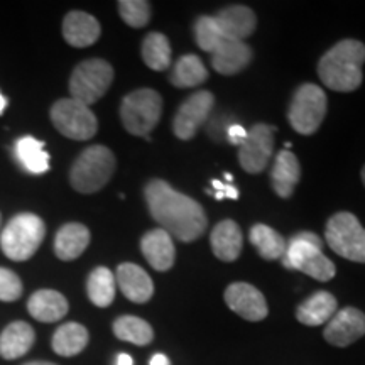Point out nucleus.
Wrapping results in <instances>:
<instances>
[{
	"label": "nucleus",
	"instance_id": "nucleus-12",
	"mask_svg": "<svg viewBox=\"0 0 365 365\" xmlns=\"http://www.w3.org/2000/svg\"><path fill=\"white\" fill-rule=\"evenodd\" d=\"M215 98L210 91H196L195 95L181 105L180 110L176 112L175 122H173V130L178 139L190 140L193 139L200 127L205 124L210 112H212Z\"/></svg>",
	"mask_w": 365,
	"mask_h": 365
},
{
	"label": "nucleus",
	"instance_id": "nucleus-35",
	"mask_svg": "<svg viewBox=\"0 0 365 365\" xmlns=\"http://www.w3.org/2000/svg\"><path fill=\"white\" fill-rule=\"evenodd\" d=\"M22 296V281L11 269L0 267V301L12 303Z\"/></svg>",
	"mask_w": 365,
	"mask_h": 365
},
{
	"label": "nucleus",
	"instance_id": "nucleus-2",
	"mask_svg": "<svg viewBox=\"0 0 365 365\" xmlns=\"http://www.w3.org/2000/svg\"><path fill=\"white\" fill-rule=\"evenodd\" d=\"M364 63L365 44L357 39H344L319 59L318 76L330 90L349 93L362 85Z\"/></svg>",
	"mask_w": 365,
	"mask_h": 365
},
{
	"label": "nucleus",
	"instance_id": "nucleus-21",
	"mask_svg": "<svg viewBox=\"0 0 365 365\" xmlns=\"http://www.w3.org/2000/svg\"><path fill=\"white\" fill-rule=\"evenodd\" d=\"M213 254L223 262H232L239 257L244 244L240 227L234 220H223L212 230L210 235Z\"/></svg>",
	"mask_w": 365,
	"mask_h": 365
},
{
	"label": "nucleus",
	"instance_id": "nucleus-34",
	"mask_svg": "<svg viewBox=\"0 0 365 365\" xmlns=\"http://www.w3.org/2000/svg\"><path fill=\"white\" fill-rule=\"evenodd\" d=\"M117 6L122 21H124L127 26L140 29V27L149 24L150 6L145 0H120Z\"/></svg>",
	"mask_w": 365,
	"mask_h": 365
},
{
	"label": "nucleus",
	"instance_id": "nucleus-26",
	"mask_svg": "<svg viewBox=\"0 0 365 365\" xmlns=\"http://www.w3.org/2000/svg\"><path fill=\"white\" fill-rule=\"evenodd\" d=\"M88 330L83 325L70 322L54 331L51 346L54 352L61 357H75V355L83 352L85 346L88 345Z\"/></svg>",
	"mask_w": 365,
	"mask_h": 365
},
{
	"label": "nucleus",
	"instance_id": "nucleus-39",
	"mask_svg": "<svg viewBox=\"0 0 365 365\" xmlns=\"http://www.w3.org/2000/svg\"><path fill=\"white\" fill-rule=\"evenodd\" d=\"M115 365H134V362H132L130 355H127V354H118V355H117V362H115Z\"/></svg>",
	"mask_w": 365,
	"mask_h": 365
},
{
	"label": "nucleus",
	"instance_id": "nucleus-37",
	"mask_svg": "<svg viewBox=\"0 0 365 365\" xmlns=\"http://www.w3.org/2000/svg\"><path fill=\"white\" fill-rule=\"evenodd\" d=\"M149 365H171V364H170V359H168L166 355L156 354V355H153V359H150Z\"/></svg>",
	"mask_w": 365,
	"mask_h": 365
},
{
	"label": "nucleus",
	"instance_id": "nucleus-25",
	"mask_svg": "<svg viewBox=\"0 0 365 365\" xmlns=\"http://www.w3.org/2000/svg\"><path fill=\"white\" fill-rule=\"evenodd\" d=\"M336 307L339 303L335 296L328 291H318L299 304L296 309V318L307 327H319L330 322L333 314L336 313Z\"/></svg>",
	"mask_w": 365,
	"mask_h": 365
},
{
	"label": "nucleus",
	"instance_id": "nucleus-43",
	"mask_svg": "<svg viewBox=\"0 0 365 365\" xmlns=\"http://www.w3.org/2000/svg\"><path fill=\"white\" fill-rule=\"evenodd\" d=\"M225 180H227V181H232V180H234V176L228 175V173H227V175H225Z\"/></svg>",
	"mask_w": 365,
	"mask_h": 365
},
{
	"label": "nucleus",
	"instance_id": "nucleus-20",
	"mask_svg": "<svg viewBox=\"0 0 365 365\" xmlns=\"http://www.w3.org/2000/svg\"><path fill=\"white\" fill-rule=\"evenodd\" d=\"M70 304L61 293L54 289H39L27 301V312L43 323H54L65 318Z\"/></svg>",
	"mask_w": 365,
	"mask_h": 365
},
{
	"label": "nucleus",
	"instance_id": "nucleus-7",
	"mask_svg": "<svg viewBox=\"0 0 365 365\" xmlns=\"http://www.w3.org/2000/svg\"><path fill=\"white\" fill-rule=\"evenodd\" d=\"M325 237L333 252L346 261L365 264V228L354 213H335L327 223Z\"/></svg>",
	"mask_w": 365,
	"mask_h": 365
},
{
	"label": "nucleus",
	"instance_id": "nucleus-45",
	"mask_svg": "<svg viewBox=\"0 0 365 365\" xmlns=\"http://www.w3.org/2000/svg\"><path fill=\"white\" fill-rule=\"evenodd\" d=\"M0 223H2V215H0Z\"/></svg>",
	"mask_w": 365,
	"mask_h": 365
},
{
	"label": "nucleus",
	"instance_id": "nucleus-33",
	"mask_svg": "<svg viewBox=\"0 0 365 365\" xmlns=\"http://www.w3.org/2000/svg\"><path fill=\"white\" fill-rule=\"evenodd\" d=\"M195 39L196 44L200 46V49L212 54L213 49L225 39V36H223L220 33V29H218L215 17L203 16L198 17V21H196L195 24Z\"/></svg>",
	"mask_w": 365,
	"mask_h": 365
},
{
	"label": "nucleus",
	"instance_id": "nucleus-36",
	"mask_svg": "<svg viewBox=\"0 0 365 365\" xmlns=\"http://www.w3.org/2000/svg\"><path fill=\"white\" fill-rule=\"evenodd\" d=\"M245 139H247V130L242 125H232L230 129H228V143L230 144L242 145Z\"/></svg>",
	"mask_w": 365,
	"mask_h": 365
},
{
	"label": "nucleus",
	"instance_id": "nucleus-5",
	"mask_svg": "<svg viewBox=\"0 0 365 365\" xmlns=\"http://www.w3.org/2000/svg\"><path fill=\"white\" fill-rule=\"evenodd\" d=\"M46 235V225L34 213H19L0 234V247L11 261L24 262L36 254Z\"/></svg>",
	"mask_w": 365,
	"mask_h": 365
},
{
	"label": "nucleus",
	"instance_id": "nucleus-30",
	"mask_svg": "<svg viewBox=\"0 0 365 365\" xmlns=\"http://www.w3.org/2000/svg\"><path fill=\"white\" fill-rule=\"evenodd\" d=\"M249 239L252 245L257 249L259 255L266 261H274V259H281L286 252V240L279 232L274 228L264 225V223H257L250 228Z\"/></svg>",
	"mask_w": 365,
	"mask_h": 365
},
{
	"label": "nucleus",
	"instance_id": "nucleus-22",
	"mask_svg": "<svg viewBox=\"0 0 365 365\" xmlns=\"http://www.w3.org/2000/svg\"><path fill=\"white\" fill-rule=\"evenodd\" d=\"M90 244V230L81 223H66L54 237V254L61 261H75Z\"/></svg>",
	"mask_w": 365,
	"mask_h": 365
},
{
	"label": "nucleus",
	"instance_id": "nucleus-42",
	"mask_svg": "<svg viewBox=\"0 0 365 365\" xmlns=\"http://www.w3.org/2000/svg\"><path fill=\"white\" fill-rule=\"evenodd\" d=\"M24 365H56V364H51V362H44V360H36V362H27Z\"/></svg>",
	"mask_w": 365,
	"mask_h": 365
},
{
	"label": "nucleus",
	"instance_id": "nucleus-1",
	"mask_svg": "<svg viewBox=\"0 0 365 365\" xmlns=\"http://www.w3.org/2000/svg\"><path fill=\"white\" fill-rule=\"evenodd\" d=\"M150 217L171 237L181 242L198 240L207 230L203 207L190 196L178 193L166 181L153 180L144 190Z\"/></svg>",
	"mask_w": 365,
	"mask_h": 365
},
{
	"label": "nucleus",
	"instance_id": "nucleus-16",
	"mask_svg": "<svg viewBox=\"0 0 365 365\" xmlns=\"http://www.w3.org/2000/svg\"><path fill=\"white\" fill-rule=\"evenodd\" d=\"M140 250H143L145 261L159 272L170 271L175 264V244H173L171 235L163 228H154L148 232L140 240Z\"/></svg>",
	"mask_w": 365,
	"mask_h": 365
},
{
	"label": "nucleus",
	"instance_id": "nucleus-14",
	"mask_svg": "<svg viewBox=\"0 0 365 365\" xmlns=\"http://www.w3.org/2000/svg\"><path fill=\"white\" fill-rule=\"evenodd\" d=\"M365 335V314L354 307H346L333 314L323 336L333 346L352 345Z\"/></svg>",
	"mask_w": 365,
	"mask_h": 365
},
{
	"label": "nucleus",
	"instance_id": "nucleus-10",
	"mask_svg": "<svg viewBox=\"0 0 365 365\" xmlns=\"http://www.w3.org/2000/svg\"><path fill=\"white\" fill-rule=\"evenodd\" d=\"M49 115L54 129L68 139L88 140L98 130L97 117L90 107L71 97L54 102Z\"/></svg>",
	"mask_w": 365,
	"mask_h": 365
},
{
	"label": "nucleus",
	"instance_id": "nucleus-6",
	"mask_svg": "<svg viewBox=\"0 0 365 365\" xmlns=\"http://www.w3.org/2000/svg\"><path fill=\"white\" fill-rule=\"evenodd\" d=\"M163 113V98L156 90L140 88L122 100L120 120L132 135L148 137Z\"/></svg>",
	"mask_w": 365,
	"mask_h": 365
},
{
	"label": "nucleus",
	"instance_id": "nucleus-19",
	"mask_svg": "<svg viewBox=\"0 0 365 365\" xmlns=\"http://www.w3.org/2000/svg\"><path fill=\"white\" fill-rule=\"evenodd\" d=\"M98 21L86 12L73 11L66 14L63 21V38L73 48H86V46L95 44L100 38Z\"/></svg>",
	"mask_w": 365,
	"mask_h": 365
},
{
	"label": "nucleus",
	"instance_id": "nucleus-4",
	"mask_svg": "<svg viewBox=\"0 0 365 365\" xmlns=\"http://www.w3.org/2000/svg\"><path fill=\"white\" fill-rule=\"evenodd\" d=\"M115 156L105 145H90L73 163L70 171L71 186L80 193H97L110 181L115 171Z\"/></svg>",
	"mask_w": 365,
	"mask_h": 365
},
{
	"label": "nucleus",
	"instance_id": "nucleus-11",
	"mask_svg": "<svg viewBox=\"0 0 365 365\" xmlns=\"http://www.w3.org/2000/svg\"><path fill=\"white\" fill-rule=\"evenodd\" d=\"M274 132L276 127L267 124H255L247 130V139L239 145L240 166L250 175H257L266 170L271 161L274 149Z\"/></svg>",
	"mask_w": 365,
	"mask_h": 365
},
{
	"label": "nucleus",
	"instance_id": "nucleus-17",
	"mask_svg": "<svg viewBox=\"0 0 365 365\" xmlns=\"http://www.w3.org/2000/svg\"><path fill=\"white\" fill-rule=\"evenodd\" d=\"M252 59V49L244 41L223 39L212 53V66L220 75H237L249 66Z\"/></svg>",
	"mask_w": 365,
	"mask_h": 365
},
{
	"label": "nucleus",
	"instance_id": "nucleus-27",
	"mask_svg": "<svg viewBox=\"0 0 365 365\" xmlns=\"http://www.w3.org/2000/svg\"><path fill=\"white\" fill-rule=\"evenodd\" d=\"M16 158L26 171L33 175H44L49 170V154L44 150L43 140L26 135L16 143Z\"/></svg>",
	"mask_w": 365,
	"mask_h": 365
},
{
	"label": "nucleus",
	"instance_id": "nucleus-3",
	"mask_svg": "<svg viewBox=\"0 0 365 365\" xmlns=\"http://www.w3.org/2000/svg\"><path fill=\"white\" fill-rule=\"evenodd\" d=\"M323 242L317 234L301 232L296 234L282 255V266L308 274L317 281L327 282L335 277V264L322 252Z\"/></svg>",
	"mask_w": 365,
	"mask_h": 365
},
{
	"label": "nucleus",
	"instance_id": "nucleus-38",
	"mask_svg": "<svg viewBox=\"0 0 365 365\" xmlns=\"http://www.w3.org/2000/svg\"><path fill=\"white\" fill-rule=\"evenodd\" d=\"M223 195H225V198L237 200V198H239V190H237L235 186L225 185V190H223Z\"/></svg>",
	"mask_w": 365,
	"mask_h": 365
},
{
	"label": "nucleus",
	"instance_id": "nucleus-8",
	"mask_svg": "<svg viewBox=\"0 0 365 365\" xmlns=\"http://www.w3.org/2000/svg\"><path fill=\"white\" fill-rule=\"evenodd\" d=\"M113 81V68L105 59H86L80 63L71 73L70 93L71 98L78 100L90 107L107 93Z\"/></svg>",
	"mask_w": 365,
	"mask_h": 365
},
{
	"label": "nucleus",
	"instance_id": "nucleus-44",
	"mask_svg": "<svg viewBox=\"0 0 365 365\" xmlns=\"http://www.w3.org/2000/svg\"><path fill=\"white\" fill-rule=\"evenodd\" d=\"M362 182H364V186H365V166L362 168Z\"/></svg>",
	"mask_w": 365,
	"mask_h": 365
},
{
	"label": "nucleus",
	"instance_id": "nucleus-24",
	"mask_svg": "<svg viewBox=\"0 0 365 365\" xmlns=\"http://www.w3.org/2000/svg\"><path fill=\"white\" fill-rule=\"evenodd\" d=\"M301 178V166L298 163V158L294 156L291 150H281L274 161L272 171H271V181L272 190L276 191L277 196L281 198H289L298 185Z\"/></svg>",
	"mask_w": 365,
	"mask_h": 365
},
{
	"label": "nucleus",
	"instance_id": "nucleus-23",
	"mask_svg": "<svg viewBox=\"0 0 365 365\" xmlns=\"http://www.w3.org/2000/svg\"><path fill=\"white\" fill-rule=\"evenodd\" d=\"M34 328L26 322H14L0 333V355L6 360L21 359L33 349Z\"/></svg>",
	"mask_w": 365,
	"mask_h": 365
},
{
	"label": "nucleus",
	"instance_id": "nucleus-29",
	"mask_svg": "<svg viewBox=\"0 0 365 365\" xmlns=\"http://www.w3.org/2000/svg\"><path fill=\"white\" fill-rule=\"evenodd\" d=\"M115 276L110 269L97 267L90 272L88 281H86V293L95 307L107 308L110 307L112 301L115 299Z\"/></svg>",
	"mask_w": 365,
	"mask_h": 365
},
{
	"label": "nucleus",
	"instance_id": "nucleus-9",
	"mask_svg": "<svg viewBox=\"0 0 365 365\" xmlns=\"http://www.w3.org/2000/svg\"><path fill=\"white\" fill-rule=\"evenodd\" d=\"M327 115V95L313 83L301 85L291 100L287 118L296 132L312 135L319 129Z\"/></svg>",
	"mask_w": 365,
	"mask_h": 365
},
{
	"label": "nucleus",
	"instance_id": "nucleus-15",
	"mask_svg": "<svg viewBox=\"0 0 365 365\" xmlns=\"http://www.w3.org/2000/svg\"><path fill=\"white\" fill-rule=\"evenodd\" d=\"M115 282L120 287L122 294L132 303H148L154 294V282L149 274L137 264L124 262L117 267Z\"/></svg>",
	"mask_w": 365,
	"mask_h": 365
},
{
	"label": "nucleus",
	"instance_id": "nucleus-31",
	"mask_svg": "<svg viewBox=\"0 0 365 365\" xmlns=\"http://www.w3.org/2000/svg\"><path fill=\"white\" fill-rule=\"evenodd\" d=\"M113 333L118 340L144 346L154 340L153 327L143 318L120 317L113 322Z\"/></svg>",
	"mask_w": 365,
	"mask_h": 365
},
{
	"label": "nucleus",
	"instance_id": "nucleus-13",
	"mask_svg": "<svg viewBox=\"0 0 365 365\" xmlns=\"http://www.w3.org/2000/svg\"><path fill=\"white\" fill-rule=\"evenodd\" d=\"M225 303L232 312L247 322H262L267 317V301L257 287L249 282H234L225 289Z\"/></svg>",
	"mask_w": 365,
	"mask_h": 365
},
{
	"label": "nucleus",
	"instance_id": "nucleus-40",
	"mask_svg": "<svg viewBox=\"0 0 365 365\" xmlns=\"http://www.w3.org/2000/svg\"><path fill=\"white\" fill-rule=\"evenodd\" d=\"M212 185H213V188H215V191H223V190H225V182H222V181H218V180H213Z\"/></svg>",
	"mask_w": 365,
	"mask_h": 365
},
{
	"label": "nucleus",
	"instance_id": "nucleus-41",
	"mask_svg": "<svg viewBox=\"0 0 365 365\" xmlns=\"http://www.w3.org/2000/svg\"><path fill=\"white\" fill-rule=\"evenodd\" d=\"M6 107H7V98L0 93V113L6 110Z\"/></svg>",
	"mask_w": 365,
	"mask_h": 365
},
{
	"label": "nucleus",
	"instance_id": "nucleus-32",
	"mask_svg": "<svg viewBox=\"0 0 365 365\" xmlns=\"http://www.w3.org/2000/svg\"><path fill=\"white\" fill-rule=\"evenodd\" d=\"M143 59L150 70L164 71L171 65V44L161 33H150L143 41Z\"/></svg>",
	"mask_w": 365,
	"mask_h": 365
},
{
	"label": "nucleus",
	"instance_id": "nucleus-28",
	"mask_svg": "<svg viewBox=\"0 0 365 365\" xmlns=\"http://www.w3.org/2000/svg\"><path fill=\"white\" fill-rule=\"evenodd\" d=\"M170 80L178 88H193L208 80V71L196 54H185L176 61Z\"/></svg>",
	"mask_w": 365,
	"mask_h": 365
},
{
	"label": "nucleus",
	"instance_id": "nucleus-18",
	"mask_svg": "<svg viewBox=\"0 0 365 365\" xmlns=\"http://www.w3.org/2000/svg\"><path fill=\"white\" fill-rule=\"evenodd\" d=\"M217 26L227 39L244 41L254 34L257 19L252 9L245 6H230L222 9L215 16Z\"/></svg>",
	"mask_w": 365,
	"mask_h": 365
}]
</instances>
